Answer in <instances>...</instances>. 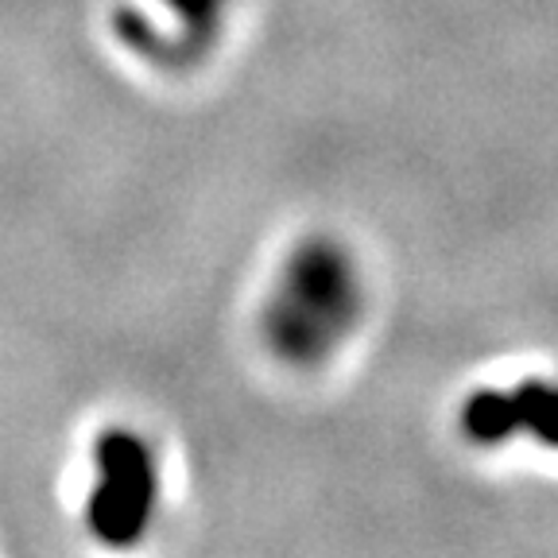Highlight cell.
<instances>
[{"label":"cell","instance_id":"cell-1","mask_svg":"<svg viewBox=\"0 0 558 558\" xmlns=\"http://www.w3.org/2000/svg\"><path fill=\"white\" fill-rule=\"evenodd\" d=\"M97 481L86 520L94 535L109 547H129L144 535L156 508L159 477L151 450L132 430H105L94 442Z\"/></svg>","mask_w":558,"mask_h":558},{"label":"cell","instance_id":"cell-2","mask_svg":"<svg viewBox=\"0 0 558 558\" xmlns=\"http://www.w3.org/2000/svg\"><path fill=\"white\" fill-rule=\"evenodd\" d=\"M349 311H353V299H349L345 264L338 253L318 244L291 264L288 299L271 311V338H276V345L306 357L345 326Z\"/></svg>","mask_w":558,"mask_h":558},{"label":"cell","instance_id":"cell-3","mask_svg":"<svg viewBox=\"0 0 558 558\" xmlns=\"http://www.w3.org/2000/svg\"><path fill=\"white\" fill-rule=\"evenodd\" d=\"M186 24V35H191V51L206 47V39L214 35V24H218L221 0H167Z\"/></svg>","mask_w":558,"mask_h":558}]
</instances>
